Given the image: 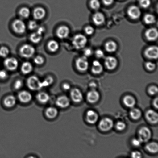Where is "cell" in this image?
Returning a JSON list of instances; mask_svg holds the SVG:
<instances>
[{
  "mask_svg": "<svg viewBox=\"0 0 158 158\" xmlns=\"http://www.w3.org/2000/svg\"><path fill=\"white\" fill-rule=\"evenodd\" d=\"M158 89L157 86H153L148 89V93L152 95H155L158 93Z\"/></svg>",
  "mask_w": 158,
  "mask_h": 158,
  "instance_id": "f6af8a7d",
  "label": "cell"
},
{
  "mask_svg": "<svg viewBox=\"0 0 158 158\" xmlns=\"http://www.w3.org/2000/svg\"><path fill=\"white\" fill-rule=\"evenodd\" d=\"M38 23L35 20H31L29 22L28 24V27L31 30H35L38 28Z\"/></svg>",
  "mask_w": 158,
  "mask_h": 158,
  "instance_id": "ab89813d",
  "label": "cell"
},
{
  "mask_svg": "<svg viewBox=\"0 0 158 158\" xmlns=\"http://www.w3.org/2000/svg\"><path fill=\"white\" fill-rule=\"evenodd\" d=\"M58 114V110L54 107H49L46 108L45 114L48 118L53 119L56 117Z\"/></svg>",
  "mask_w": 158,
  "mask_h": 158,
  "instance_id": "484cf974",
  "label": "cell"
},
{
  "mask_svg": "<svg viewBox=\"0 0 158 158\" xmlns=\"http://www.w3.org/2000/svg\"><path fill=\"white\" fill-rule=\"evenodd\" d=\"M16 103V98L12 95L6 97L4 101V105L7 108H12L15 106Z\"/></svg>",
  "mask_w": 158,
  "mask_h": 158,
  "instance_id": "cb8c5ba5",
  "label": "cell"
},
{
  "mask_svg": "<svg viewBox=\"0 0 158 158\" xmlns=\"http://www.w3.org/2000/svg\"><path fill=\"white\" fill-rule=\"evenodd\" d=\"M105 48L107 52L112 53L117 51L118 45L115 41L111 40L105 43Z\"/></svg>",
  "mask_w": 158,
  "mask_h": 158,
  "instance_id": "d4e9b609",
  "label": "cell"
},
{
  "mask_svg": "<svg viewBox=\"0 0 158 158\" xmlns=\"http://www.w3.org/2000/svg\"><path fill=\"white\" fill-rule=\"evenodd\" d=\"M70 29L68 26H61L58 27L56 31L57 36L60 39H64L69 36Z\"/></svg>",
  "mask_w": 158,
  "mask_h": 158,
  "instance_id": "7c38bea8",
  "label": "cell"
},
{
  "mask_svg": "<svg viewBox=\"0 0 158 158\" xmlns=\"http://www.w3.org/2000/svg\"><path fill=\"white\" fill-rule=\"evenodd\" d=\"M145 36L148 41H156L158 37L157 29L154 27L147 29L145 32Z\"/></svg>",
  "mask_w": 158,
  "mask_h": 158,
  "instance_id": "5bb4252c",
  "label": "cell"
},
{
  "mask_svg": "<svg viewBox=\"0 0 158 158\" xmlns=\"http://www.w3.org/2000/svg\"><path fill=\"white\" fill-rule=\"evenodd\" d=\"M89 86L91 90H96L97 88V85L94 82H91L89 83Z\"/></svg>",
  "mask_w": 158,
  "mask_h": 158,
  "instance_id": "11a10c76",
  "label": "cell"
},
{
  "mask_svg": "<svg viewBox=\"0 0 158 158\" xmlns=\"http://www.w3.org/2000/svg\"><path fill=\"white\" fill-rule=\"evenodd\" d=\"M46 12L45 9L42 7H38L34 9L33 16L35 20L43 19L46 16Z\"/></svg>",
  "mask_w": 158,
  "mask_h": 158,
  "instance_id": "d6986e66",
  "label": "cell"
},
{
  "mask_svg": "<svg viewBox=\"0 0 158 158\" xmlns=\"http://www.w3.org/2000/svg\"><path fill=\"white\" fill-rule=\"evenodd\" d=\"M86 118L88 123L94 124L98 120V115L96 111L89 110L86 113Z\"/></svg>",
  "mask_w": 158,
  "mask_h": 158,
  "instance_id": "ffe728a7",
  "label": "cell"
},
{
  "mask_svg": "<svg viewBox=\"0 0 158 158\" xmlns=\"http://www.w3.org/2000/svg\"><path fill=\"white\" fill-rule=\"evenodd\" d=\"M103 4L106 6H110L114 2V0H102Z\"/></svg>",
  "mask_w": 158,
  "mask_h": 158,
  "instance_id": "816d5d0a",
  "label": "cell"
},
{
  "mask_svg": "<svg viewBox=\"0 0 158 158\" xmlns=\"http://www.w3.org/2000/svg\"><path fill=\"white\" fill-rule=\"evenodd\" d=\"M130 116L134 120L140 119L142 116V112L138 108H132L130 112Z\"/></svg>",
  "mask_w": 158,
  "mask_h": 158,
  "instance_id": "4dcf8cb0",
  "label": "cell"
},
{
  "mask_svg": "<svg viewBox=\"0 0 158 158\" xmlns=\"http://www.w3.org/2000/svg\"><path fill=\"white\" fill-rule=\"evenodd\" d=\"M34 62L38 65H41L44 63V59L42 56H37L34 58Z\"/></svg>",
  "mask_w": 158,
  "mask_h": 158,
  "instance_id": "f35d334b",
  "label": "cell"
},
{
  "mask_svg": "<svg viewBox=\"0 0 158 158\" xmlns=\"http://www.w3.org/2000/svg\"><path fill=\"white\" fill-rule=\"evenodd\" d=\"M145 55L147 58L149 59H157L158 57L157 46H151L147 48L145 51Z\"/></svg>",
  "mask_w": 158,
  "mask_h": 158,
  "instance_id": "30bf717a",
  "label": "cell"
},
{
  "mask_svg": "<svg viewBox=\"0 0 158 158\" xmlns=\"http://www.w3.org/2000/svg\"><path fill=\"white\" fill-rule=\"evenodd\" d=\"M93 51L90 48H86L84 51V54L86 57L91 56L93 54Z\"/></svg>",
  "mask_w": 158,
  "mask_h": 158,
  "instance_id": "7dc6e473",
  "label": "cell"
},
{
  "mask_svg": "<svg viewBox=\"0 0 158 158\" xmlns=\"http://www.w3.org/2000/svg\"><path fill=\"white\" fill-rule=\"evenodd\" d=\"M12 27L15 33L22 35L24 34L26 30L25 23L22 20L19 19H15L12 24Z\"/></svg>",
  "mask_w": 158,
  "mask_h": 158,
  "instance_id": "5b68a950",
  "label": "cell"
},
{
  "mask_svg": "<svg viewBox=\"0 0 158 158\" xmlns=\"http://www.w3.org/2000/svg\"><path fill=\"white\" fill-rule=\"evenodd\" d=\"M77 69L81 72H86L89 68V63L86 56L79 57L75 61Z\"/></svg>",
  "mask_w": 158,
  "mask_h": 158,
  "instance_id": "277c9868",
  "label": "cell"
},
{
  "mask_svg": "<svg viewBox=\"0 0 158 158\" xmlns=\"http://www.w3.org/2000/svg\"><path fill=\"white\" fill-rule=\"evenodd\" d=\"M36 31L38 32L39 33L43 35L44 32L45 31V29L43 27H38V28L37 29Z\"/></svg>",
  "mask_w": 158,
  "mask_h": 158,
  "instance_id": "f5cc1de1",
  "label": "cell"
},
{
  "mask_svg": "<svg viewBox=\"0 0 158 158\" xmlns=\"http://www.w3.org/2000/svg\"><path fill=\"white\" fill-rule=\"evenodd\" d=\"M123 102L125 106L128 108H134L136 104V100L132 96L127 95L124 98Z\"/></svg>",
  "mask_w": 158,
  "mask_h": 158,
  "instance_id": "83f0119b",
  "label": "cell"
},
{
  "mask_svg": "<svg viewBox=\"0 0 158 158\" xmlns=\"http://www.w3.org/2000/svg\"><path fill=\"white\" fill-rule=\"evenodd\" d=\"M53 78L52 77L49 76L44 79L43 81H42L43 88L52 85L53 83Z\"/></svg>",
  "mask_w": 158,
  "mask_h": 158,
  "instance_id": "d590c367",
  "label": "cell"
},
{
  "mask_svg": "<svg viewBox=\"0 0 158 158\" xmlns=\"http://www.w3.org/2000/svg\"><path fill=\"white\" fill-rule=\"evenodd\" d=\"M70 97L72 100L75 103H80L83 100V94L80 90L77 88H74L71 90Z\"/></svg>",
  "mask_w": 158,
  "mask_h": 158,
  "instance_id": "9a60e30c",
  "label": "cell"
},
{
  "mask_svg": "<svg viewBox=\"0 0 158 158\" xmlns=\"http://www.w3.org/2000/svg\"><path fill=\"white\" fill-rule=\"evenodd\" d=\"M31 13L30 9L26 7L22 8L19 11L20 16L24 19L29 18L30 16Z\"/></svg>",
  "mask_w": 158,
  "mask_h": 158,
  "instance_id": "836d02e7",
  "label": "cell"
},
{
  "mask_svg": "<svg viewBox=\"0 0 158 158\" xmlns=\"http://www.w3.org/2000/svg\"><path fill=\"white\" fill-rule=\"evenodd\" d=\"M139 5L144 9L148 8L151 4V0H139Z\"/></svg>",
  "mask_w": 158,
  "mask_h": 158,
  "instance_id": "74e56055",
  "label": "cell"
},
{
  "mask_svg": "<svg viewBox=\"0 0 158 158\" xmlns=\"http://www.w3.org/2000/svg\"><path fill=\"white\" fill-rule=\"evenodd\" d=\"M142 142L139 139H134L132 141V143L134 146L139 147L140 146Z\"/></svg>",
  "mask_w": 158,
  "mask_h": 158,
  "instance_id": "f907efd6",
  "label": "cell"
},
{
  "mask_svg": "<svg viewBox=\"0 0 158 158\" xmlns=\"http://www.w3.org/2000/svg\"><path fill=\"white\" fill-rule=\"evenodd\" d=\"M56 105L60 108H65L68 107L70 105V100L67 96H60L56 100Z\"/></svg>",
  "mask_w": 158,
  "mask_h": 158,
  "instance_id": "4fadbf2b",
  "label": "cell"
},
{
  "mask_svg": "<svg viewBox=\"0 0 158 158\" xmlns=\"http://www.w3.org/2000/svg\"><path fill=\"white\" fill-rule=\"evenodd\" d=\"M4 65L6 69L9 71H14L18 69L19 66L18 60L16 58H6L4 61Z\"/></svg>",
  "mask_w": 158,
  "mask_h": 158,
  "instance_id": "ba28073f",
  "label": "cell"
},
{
  "mask_svg": "<svg viewBox=\"0 0 158 158\" xmlns=\"http://www.w3.org/2000/svg\"><path fill=\"white\" fill-rule=\"evenodd\" d=\"M152 133L151 130L147 127L141 128L139 131V139L141 141L142 143H145L151 139Z\"/></svg>",
  "mask_w": 158,
  "mask_h": 158,
  "instance_id": "8992f818",
  "label": "cell"
},
{
  "mask_svg": "<svg viewBox=\"0 0 158 158\" xmlns=\"http://www.w3.org/2000/svg\"><path fill=\"white\" fill-rule=\"evenodd\" d=\"M71 88L70 85L69 83H64V84L63 85V89H64L65 91H67L71 89Z\"/></svg>",
  "mask_w": 158,
  "mask_h": 158,
  "instance_id": "db71d44e",
  "label": "cell"
},
{
  "mask_svg": "<svg viewBox=\"0 0 158 158\" xmlns=\"http://www.w3.org/2000/svg\"><path fill=\"white\" fill-rule=\"evenodd\" d=\"M8 73L7 72L4 70L0 71V79L4 80L7 78Z\"/></svg>",
  "mask_w": 158,
  "mask_h": 158,
  "instance_id": "681fc988",
  "label": "cell"
},
{
  "mask_svg": "<svg viewBox=\"0 0 158 158\" xmlns=\"http://www.w3.org/2000/svg\"><path fill=\"white\" fill-rule=\"evenodd\" d=\"M131 157L134 158H140L142 157L141 154L138 151H134L131 153Z\"/></svg>",
  "mask_w": 158,
  "mask_h": 158,
  "instance_id": "c3c4849f",
  "label": "cell"
},
{
  "mask_svg": "<svg viewBox=\"0 0 158 158\" xmlns=\"http://www.w3.org/2000/svg\"><path fill=\"white\" fill-rule=\"evenodd\" d=\"M43 35L36 31L31 34L29 38L32 43L34 44H38L41 41Z\"/></svg>",
  "mask_w": 158,
  "mask_h": 158,
  "instance_id": "f546056e",
  "label": "cell"
},
{
  "mask_svg": "<svg viewBox=\"0 0 158 158\" xmlns=\"http://www.w3.org/2000/svg\"><path fill=\"white\" fill-rule=\"evenodd\" d=\"M103 66L100 61L98 60L93 61L91 66V72L93 73L99 75L103 72Z\"/></svg>",
  "mask_w": 158,
  "mask_h": 158,
  "instance_id": "7402d4cb",
  "label": "cell"
},
{
  "mask_svg": "<svg viewBox=\"0 0 158 158\" xmlns=\"http://www.w3.org/2000/svg\"><path fill=\"white\" fill-rule=\"evenodd\" d=\"M95 55L97 58H101L104 56V53L102 49H98L95 51Z\"/></svg>",
  "mask_w": 158,
  "mask_h": 158,
  "instance_id": "bcb514c9",
  "label": "cell"
},
{
  "mask_svg": "<svg viewBox=\"0 0 158 158\" xmlns=\"http://www.w3.org/2000/svg\"><path fill=\"white\" fill-rule=\"evenodd\" d=\"M89 3L91 8L94 10H97L100 8L101 3L99 0H91Z\"/></svg>",
  "mask_w": 158,
  "mask_h": 158,
  "instance_id": "e575fe53",
  "label": "cell"
},
{
  "mask_svg": "<svg viewBox=\"0 0 158 158\" xmlns=\"http://www.w3.org/2000/svg\"><path fill=\"white\" fill-rule=\"evenodd\" d=\"M27 85L29 89L32 91H38L43 88L42 81L35 76H32L27 79Z\"/></svg>",
  "mask_w": 158,
  "mask_h": 158,
  "instance_id": "7a4b0ae2",
  "label": "cell"
},
{
  "mask_svg": "<svg viewBox=\"0 0 158 158\" xmlns=\"http://www.w3.org/2000/svg\"><path fill=\"white\" fill-rule=\"evenodd\" d=\"M158 98H156L154 99V101H153V105H154V106L156 109H157L158 107Z\"/></svg>",
  "mask_w": 158,
  "mask_h": 158,
  "instance_id": "9f6ffc18",
  "label": "cell"
},
{
  "mask_svg": "<svg viewBox=\"0 0 158 158\" xmlns=\"http://www.w3.org/2000/svg\"><path fill=\"white\" fill-rule=\"evenodd\" d=\"M33 66L29 62H24L22 64L21 70L22 73L24 75H28L32 72L33 70Z\"/></svg>",
  "mask_w": 158,
  "mask_h": 158,
  "instance_id": "603a6c76",
  "label": "cell"
},
{
  "mask_svg": "<svg viewBox=\"0 0 158 158\" xmlns=\"http://www.w3.org/2000/svg\"><path fill=\"white\" fill-rule=\"evenodd\" d=\"M37 100L40 103H47L50 100V96L48 93L45 92L39 93L36 96Z\"/></svg>",
  "mask_w": 158,
  "mask_h": 158,
  "instance_id": "4316f807",
  "label": "cell"
},
{
  "mask_svg": "<svg viewBox=\"0 0 158 158\" xmlns=\"http://www.w3.org/2000/svg\"><path fill=\"white\" fill-rule=\"evenodd\" d=\"M85 31L87 35H91L94 33V29L92 26H88L85 27Z\"/></svg>",
  "mask_w": 158,
  "mask_h": 158,
  "instance_id": "7bdbcfd3",
  "label": "cell"
},
{
  "mask_svg": "<svg viewBox=\"0 0 158 158\" xmlns=\"http://www.w3.org/2000/svg\"><path fill=\"white\" fill-rule=\"evenodd\" d=\"M35 52V48L30 44L23 45L19 49V53L21 56L26 58H32Z\"/></svg>",
  "mask_w": 158,
  "mask_h": 158,
  "instance_id": "3957f363",
  "label": "cell"
},
{
  "mask_svg": "<svg viewBox=\"0 0 158 158\" xmlns=\"http://www.w3.org/2000/svg\"><path fill=\"white\" fill-rule=\"evenodd\" d=\"M114 125V122L111 118H105L100 121L99 126L102 131H108L112 129Z\"/></svg>",
  "mask_w": 158,
  "mask_h": 158,
  "instance_id": "9c48e42d",
  "label": "cell"
},
{
  "mask_svg": "<svg viewBox=\"0 0 158 158\" xmlns=\"http://www.w3.org/2000/svg\"><path fill=\"white\" fill-rule=\"evenodd\" d=\"M10 51L7 47L2 46L0 48V56L5 58L9 55Z\"/></svg>",
  "mask_w": 158,
  "mask_h": 158,
  "instance_id": "8d00e7d4",
  "label": "cell"
},
{
  "mask_svg": "<svg viewBox=\"0 0 158 158\" xmlns=\"http://www.w3.org/2000/svg\"><path fill=\"white\" fill-rule=\"evenodd\" d=\"M92 20L94 24L99 26L102 25L105 23V18L104 15L102 12H98L93 15Z\"/></svg>",
  "mask_w": 158,
  "mask_h": 158,
  "instance_id": "e0dca14e",
  "label": "cell"
},
{
  "mask_svg": "<svg viewBox=\"0 0 158 158\" xmlns=\"http://www.w3.org/2000/svg\"><path fill=\"white\" fill-rule=\"evenodd\" d=\"M145 67L148 71H152L155 69L156 64L152 62L148 61L145 63Z\"/></svg>",
  "mask_w": 158,
  "mask_h": 158,
  "instance_id": "b9f144b4",
  "label": "cell"
},
{
  "mask_svg": "<svg viewBox=\"0 0 158 158\" xmlns=\"http://www.w3.org/2000/svg\"><path fill=\"white\" fill-rule=\"evenodd\" d=\"M87 42V38L84 35L81 34L75 35L72 41L73 45L77 49L83 48L86 46Z\"/></svg>",
  "mask_w": 158,
  "mask_h": 158,
  "instance_id": "6da1fadb",
  "label": "cell"
},
{
  "mask_svg": "<svg viewBox=\"0 0 158 158\" xmlns=\"http://www.w3.org/2000/svg\"><path fill=\"white\" fill-rule=\"evenodd\" d=\"M48 48L51 52H56L60 48V45L58 41L55 40H50L47 45Z\"/></svg>",
  "mask_w": 158,
  "mask_h": 158,
  "instance_id": "f1b7e54d",
  "label": "cell"
},
{
  "mask_svg": "<svg viewBox=\"0 0 158 158\" xmlns=\"http://www.w3.org/2000/svg\"><path fill=\"white\" fill-rule=\"evenodd\" d=\"M141 11L138 6L133 5L128 8L127 14L130 18L133 20L138 19L141 15Z\"/></svg>",
  "mask_w": 158,
  "mask_h": 158,
  "instance_id": "52a82bcc",
  "label": "cell"
},
{
  "mask_svg": "<svg viewBox=\"0 0 158 158\" xmlns=\"http://www.w3.org/2000/svg\"><path fill=\"white\" fill-rule=\"evenodd\" d=\"M23 82L22 81L20 80H16L14 84V88L16 90L21 89L23 87Z\"/></svg>",
  "mask_w": 158,
  "mask_h": 158,
  "instance_id": "ee69618b",
  "label": "cell"
},
{
  "mask_svg": "<svg viewBox=\"0 0 158 158\" xmlns=\"http://www.w3.org/2000/svg\"><path fill=\"white\" fill-rule=\"evenodd\" d=\"M143 20L145 24L150 25L156 22V17L151 14H147L143 17Z\"/></svg>",
  "mask_w": 158,
  "mask_h": 158,
  "instance_id": "1f68e13d",
  "label": "cell"
},
{
  "mask_svg": "<svg viewBox=\"0 0 158 158\" xmlns=\"http://www.w3.org/2000/svg\"><path fill=\"white\" fill-rule=\"evenodd\" d=\"M146 148L150 152L156 153L158 151V144L156 142H151L146 145Z\"/></svg>",
  "mask_w": 158,
  "mask_h": 158,
  "instance_id": "d6a6232c",
  "label": "cell"
},
{
  "mask_svg": "<svg viewBox=\"0 0 158 158\" xmlns=\"http://www.w3.org/2000/svg\"><path fill=\"white\" fill-rule=\"evenodd\" d=\"M146 117L148 121L152 124H156L158 122V115L157 112L152 110H150L147 111Z\"/></svg>",
  "mask_w": 158,
  "mask_h": 158,
  "instance_id": "44dd1931",
  "label": "cell"
},
{
  "mask_svg": "<svg viewBox=\"0 0 158 158\" xmlns=\"http://www.w3.org/2000/svg\"><path fill=\"white\" fill-rule=\"evenodd\" d=\"M100 98V94L96 90H91L87 94V99L90 103H96L98 101Z\"/></svg>",
  "mask_w": 158,
  "mask_h": 158,
  "instance_id": "ac0fdd59",
  "label": "cell"
},
{
  "mask_svg": "<svg viewBox=\"0 0 158 158\" xmlns=\"http://www.w3.org/2000/svg\"><path fill=\"white\" fill-rule=\"evenodd\" d=\"M126 127V125L124 122L119 121L116 123V128L119 131H123Z\"/></svg>",
  "mask_w": 158,
  "mask_h": 158,
  "instance_id": "60d3db41",
  "label": "cell"
},
{
  "mask_svg": "<svg viewBox=\"0 0 158 158\" xmlns=\"http://www.w3.org/2000/svg\"><path fill=\"white\" fill-rule=\"evenodd\" d=\"M18 98L22 103H27L32 100V95L29 91L24 90L20 91L19 93Z\"/></svg>",
  "mask_w": 158,
  "mask_h": 158,
  "instance_id": "2e32d148",
  "label": "cell"
},
{
  "mask_svg": "<svg viewBox=\"0 0 158 158\" xmlns=\"http://www.w3.org/2000/svg\"><path fill=\"white\" fill-rule=\"evenodd\" d=\"M104 64L105 67L108 70H113L117 67L118 61L115 57L108 56L105 58Z\"/></svg>",
  "mask_w": 158,
  "mask_h": 158,
  "instance_id": "8fae6325",
  "label": "cell"
}]
</instances>
